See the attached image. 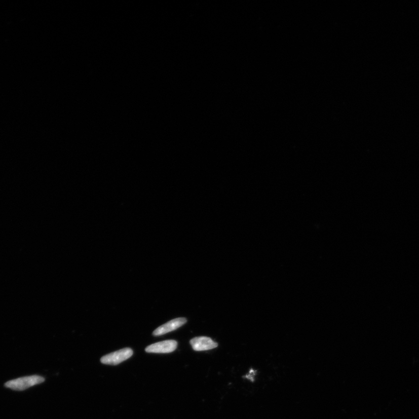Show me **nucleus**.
Here are the masks:
<instances>
[{"mask_svg":"<svg viewBox=\"0 0 419 419\" xmlns=\"http://www.w3.org/2000/svg\"><path fill=\"white\" fill-rule=\"evenodd\" d=\"M133 351L131 348H124L118 351L105 355L101 359V362L104 365H117L125 360L130 358L133 355Z\"/></svg>","mask_w":419,"mask_h":419,"instance_id":"obj_2","label":"nucleus"},{"mask_svg":"<svg viewBox=\"0 0 419 419\" xmlns=\"http://www.w3.org/2000/svg\"><path fill=\"white\" fill-rule=\"evenodd\" d=\"M178 343L175 340H166L150 345L146 348L147 353L169 354L177 349Z\"/></svg>","mask_w":419,"mask_h":419,"instance_id":"obj_3","label":"nucleus"},{"mask_svg":"<svg viewBox=\"0 0 419 419\" xmlns=\"http://www.w3.org/2000/svg\"><path fill=\"white\" fill-rule=\"evenodd\" d=\"M192 347L195 351H203L213 350L218 347V344L207 336H199L192 339L190 341Z\"/></svg>","mask_w":419,"mask_h":419,"instance_id":"obj_4","label":"nucleus"},{"mask_svg":"<svg viewBox=\"0 0 419 419\" xmlns=\"http://www.w3.org/2000/svg\"><path fill=\"white\" fill-rule=\"evenodd\" d=\"M187 320L184 318V317H179V318L172 320L170 321V322L157 328L153 334L155 336L166 334L168 333V332L177 330L178 328L182 327L183 325L185 324Z\"/></svg>","mask_w":419,"mask_h":419,"instance_id":"obj_5","label":"nucleus"},{"mask_svg":"<svg viewBox=\"0 0 419 419\" xmlns=\"http://www.w3.org/2000/svg\"><path fill=\"white\" fill-rule=\"evenodd\" d=\"M45 381L44 377L40 375H33L8 382L5 384V387L14 391H22L34 386L40 385Z\"/></svg>","mask_w":419,"mask_h":419,"instance_id":"obj_1","label":"nucleus"}]
</instances>
